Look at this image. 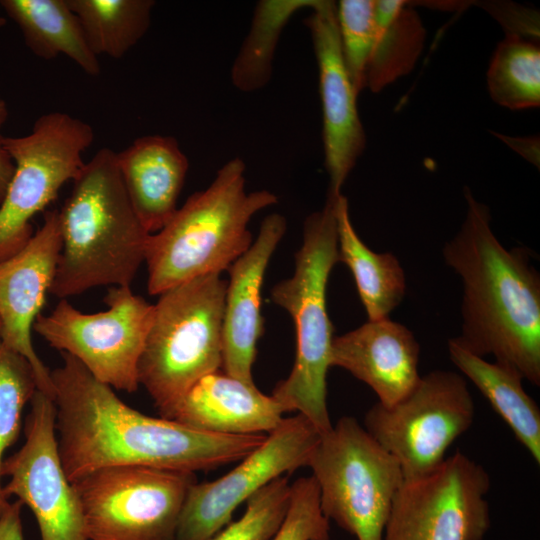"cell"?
<instances>
[{
    "instance_id": "83f0119b",
    "label": "cell",
    "mask_w": 540,
    "mask_h": 540,
    "mask_svg": "<svg viewBox=\"0 0 540 540\" xmlns=\"http://www.w3.org/2000/svg\"><path fill=\"white\" fill-rule=\"evenodd\" d=\"M29 361L0 342V516L10 505L3 495L1 468L5 451L18 439L25 405L37 390Z\"/></svg>"
},
{
    "instance_id": "5b68a950",
    "label": "cell",
    "mask_w": 540,
    "mask_h": 540,
    "mask_svg": "<svg viewBox=\"0 0 540 540\" xmlns=\"http://www.w3.org/2000/svg\"><path fill=\"white\" fill-rule=\"evenodd\" d=\"M336 198L327 196L324 207L305 219L294 273L271 291L273 302L290 314L296 331L292 370L277 383L272 396L285 412L305 416L321 435L333 425L327 406V374L334 336L326 292L332 268L339 262Z\"/></svg>"
},
{
    "instance_id": "e0dca14e",
    "label": "cell",
    "mask_w": 540,
    "mask_h": 540,
    "mask_svg": "<svg viewBox=\"0 0 540 540\" xmlns=\"http://www.w3.org/2000/svg\"><path fill=\"white\" fill-rule=\"evenodd\" d=\"M287 228L285 217L264 218L249 249L227 269L222 322V365L229 376L253 384L252 367L263 335L261 291L270 259Z\"/></svg>"
},
{
    "instance_id": "52a82bcc",
    "label": "cell",
    "mask_w": 540,
    "mask_h": 540,
    "mask_svg": "<svg viewBox=\"0 0 540 540\" xmlns=\"http://www.w3.org/2000/svg\"><path fill=\"white\" fill-rule=\"evenodd\" d=\"M325 517L356 540H383L404 482L397 460L354 417H341L310 455Z\"/></svg>"
},
{
    "instance_id": "1f68e13d",
    "label": "cell",
    "mask_w": 540,
    "mask_h": 540,
    "mask_svg": "<svg viewBox=\"0 0 540 540\" xmlns=\"http://www.w3.org/2000/svg\"><path fill=\"white\" fill-rule=\"evenodd\" d=\"M8 118V107L4 99L0 97V204L2 203L8 185L15 171V165L7 152L2 135V128Z\"/></svg>"
},
{
    "instance_id": "d590c367",
    "label": "cell",
    "mask_w": 540,
    "mask_h": 540,
    "mask_svg": "<svg viewBox=\"0 0 540 540\" xmlns=\"http://www.w3.org/2000/svg\"><path fill=\"white\" fill-rule=\"evenodd\" d=\"M0 333H1V322H0Z\"/></svg>"
},
{
    "instance_id": "9c48e42d",
    "label": "cell",
    "mask_w": 540,
    "mask_h": 540,
    "mask_svg": "<svg viewBox=\"0 0 540 540\" xmlns=\"http://www.w3.org/2000/svg\"><path fill=\"white\" fill-rule=\"evenodd\" d=\"M195 473L144 466L96 470L72 483L88 540H175Z\"/></svg>"
},
{
    "instance_id": "f546056e",
    "label": "cell",
    "mask_w": 540,
    "mask_h": 540,
    "mask_svg": "<svg viewBox=\"0 0 540 540\" xmlns=\"http://www.w3.org/2000/svg\"><path fill=\"white\" fill-rule=\"evenodd\" d=\"M336 8L342 56L359 94L365 88L366 69L374 43L375 1L342 0Z\"/></svg>"
},
{
    "instance_id": "d6986e66",
    "label": "cell",
    "mask_w": 540,
    "mask_h": 540,
    "mask_svg": "<svg viewBox=\"0 0 540 540\" xmlns=\"http://www.w3.org/2000/svg\"><path fill=\"white\" fill-rule=\"evenodd\" d=\"M282 406L255 384L218 371L199 379L167 419L216 434H269L282 421Z\"/></svg>"
},
{
    "instance_id": "7402d4cb",
    "label": "cell",
    "mask_w": 540,
    "mask_h": 540,
    "mask_svg": "<svg viewBox=\"0 0 540 540\" xmlns=\"http://www.w3.org/2000/svg\"><path fill=\"white\" fill-rule=\"evenodd\" d=\"M0 7L18 25L36 56L50 60L65 55L86 74L100 73L98 57L67 0H0Z\"/></svg>"
},
{
    "instance_id": "4dcf8cb0",
    "label": "cell",
    "mask_w": 540,
    "mask_h": 540,
    "mask_svg": "<svg viewBox=\"0 0 540 540\" xmlns=\"http://www.w3.org/2000/svg\"><path fill=\"white\" fill-rule=\"evenodd\" d=\"M330 525L320 506L313 476L298 478L291 485L285 518L272 540H329Z\"/></svg>"
},
{
    "instance_id": "cb8c5ba5",
    "label": "cell",
    "mask_w": 540,
    "mask_h": 540,
    "mask_svg": "<svg viewBox=\"0 0 540 540\" xmlns=\"http://www.w3.org/2000/svg\"><path fill=\"white\" fill-rule=\"evenodd\" d=\"M405 1H375V36L365 87L379 92L415 66L424 46L425 29Z\"/></svg>"
},
{
    "instance_id": "8992f818",
    "label": "cell",
    "mask_w": 540,
    "mask_h": 540,
    "mask_svg": "<svg viewBox=\"0 0 540 540\" xmlns=\"http://www.w3.org/2000/svg\"><path fill=\"white\" fill-rule=\"evenodd\" d=\"M226 287L220 275L209 274L158 295L137 374L163 418L199 379L222 365Z\"/></svg>"
},
{
    "instance_id": "d4e9b609",
    "label": "cell",
    "mask_w": 540,
    "mask_h": 540,
    "mask_svg": "<svg viewBox=\"0 0 540 540\" xmlns=\"http://www.w3.org/2000/svg\"><path fill=\"white\" fill-rule=\"evenodd\" d=\"M98 57L122 58L150 27L153 0H67Z\"/></svg>"
},
{
    "instance_id": "e575fe53",
    "label": "cell",
    "mask_w": 540,
    "mask_h": 540,
    "mask_svg": "<svg viewBox=\"0 0 540 540\" xmlns=\"http://www.w3.org/2000/svg\"><path fill=\"white\" fill-rule=\"evenodd\" d=\"M6 24V19L0 14V27Z\"/></svg>"
},
{
    "instance_id": "f1b7e54d",
    "label": "cell",
    "mask_w": 540,
    "mask_h": 540,
    "mask_svg": "<svg viewBox=\"0 0 540 540\" xmlns=\"http://www.w3.org/2000/svg\"><path fill=\"white\" fill-rule=\"evenodd\" d=\"M290 497L288 478H276L246 501V510L237 521L209 540H272L285 518Z\"/></svg>"
},
{
    "instance_id": "5bb4252c",
    "label": "cell",
    "mask_w": 540,
    "mask_h": 540,
    "mask_svg": "<svg viewBox=\"0 0 540 540\" xmlns=\"http://www.w3.org/2000/svg\"><path fill=\"white\" fill-rule=\"evenodd\" d=\"M30 403L25 442L2 464V477L9 478L3 495L28 506L40 540H88L79 498L59 454L54 400L37 389Z\"/></svg>"
},
{
    "instance_id": "3957f363",
    "label": "cell",
    "mask_w": 540,
    "mask_h": 540,
    "mask_svg": "<svg viewBox=\"0 0 540 540\" xmlns=\"http://www.w3.org/2000/svg\"><path fill=\"white\" fill-rule=\"evenodd\" d=\"M62 248L50 293L66 299L99 286H130L150 233L127 195L116 152L84 163L59 210Z\"/></svg>"
},
{
    "instance_id": "30bf717a",
    "label": "cell",
    "mask_w": 540,
    "mask_h": 540,
    "mask_svg": "<svg viewBox=\"0 0 540 540\" xmlns=\"http://www.w3.org/2000/svg\"><path fill=\"white\" fill-rule=\"evenodd\" d=\"M105 311L82 313L67 299L38 315L33 329L51 347L77 359L97 380L128 393L139 387L138 362L153 321L154 305L130 286L110 287Z\"/></svg>"
},
{
    "instance_id": "d6a6232c",
    "label": "cell",
    "mask_w": 540,
    "mask_h": 540,
    "mask_svg": "<svg viewBox=\"0 0 540 540\" xmlns=\"http://www.w3.org/2000/svg\"><path fill=\"white\" fill-rule=\"evenodd\" d=\"M23 504L17 500L10 503L0 516V540H24L21 520Z\"/></svg>"
},
{
    "instance_id": "484cf974",
    "label": "cell",
    "mask_w": 540,
    "mask_h": 540,
    "mask_svg": "<svg viewBox=\"0 0 540 540\" xmlns=\"http://www.w3.org/2000/svg\"><path fill=\"white\" fill-rule=\"evenodd\" d=\"M316 0H262L253 13L251 27L232 66L233 85L243 92L264 87L272 75V62L281 32L301 9Z\"/></svg>"
},
{
    "instance_id": "4316f807",
    "label": "cell",
    "mask_w": 540,
    "mask_h": 540,
    "mask_svg": "<svg viewBox=\"0 0 540 540\" xmlns=\"http://www.w3.org/2000/svg\"><path fill=\"white\" fill-rule=\"evenodd\" d=\"M493 101L511 110L540 104V48L534 39L506 34L497 45L487 71Z\"/></svg>"
},
{
    "instance_id": "7a4b0ae2",
    "label": "cell",
    "mask_w": 540,
    "mask_h": 540,
    "mask_svg": "<svg viewBox=\"0 0 540 540\" xmlns=\"http://www.w3.org/2000/svg\"><path fill=\"white\" fill-rule=\"evenodd\" d=\"M465 220L443 248L445 263L463 285L461 334L470 353L540 385V275L528 249H506L491 229L487 205L464 190Z\"/></svg>"
},
{
    "instance_id": "277c9868",
    "label": "cell",
    "mask_w": 540,
    "mask_h": 540,
    "mask_svg": "<svg viewBox=\"0 0 540 540\" xmlns=\"http://www.w3.org/2000/svg\"><path fill=\"white\" fill-rule=\"evenodd\" d=\"M245 168L241 158L229 160L206 189L192 194L161 230L150 234L145 256L150 295L220 275L249 249L251 218L278 198L264 189L246 192Z\"/></svg>"
},
{
    "instance_id": "7c38bea8",
    "label": "cell",
    "mask_w": 540,
    "mask_h": 540,
    "mask_svg": "<svg viewBox=\"0 0 540 540\" xmlns=\"http://www.w3.org/2000/svg\"><path fill=\"white\" fill-rule=\"evenodd\" d=\"M486 469L456 452L433 471L404 480L383 540H483L491 526Z\"/></svg>"
},
{
    "instance_id": "ffe728a7",
    "label": "cell",
    "mask_w": 540,
    "mask_h": 540,
    "mask_svg": "<svg viewBox=\"0 0 540 540\" xmlns=\"http://www.w3.org/2000/svg\"><path fill=\"white\" fill-rule=\"evenodd\" d=\"M129 200L150 234L161 230L177 211L189 161L172 136L137 138L116 153Z\"/></svg>"
},
{
    "instance_id": "ba28073f",
    "label": "cell",
    "mask_w": 540,
    "mask_h": 540,
    "mask_svg": "<svg viewBox=\"0 0 540 540\" xmlns=\"http://www.w3.org/2000/svg\"><path fill=\"white\" fill-rule=\"evenodd\" d=\"M94 137L91 125L63 112L41 115L25 136L5 137L15 171L0 204V262L26 246L32 218L77 177Z\"/></svg>"
},
{
    "instance_id": "ac0fdd59",
    "label": "cell",
    "mask_w": 540,
    "mask_h": 540,
    "mask_svg": "<svg viewBox=\"0 0 540 540\" xmlns=\"http://www.w3.org/2000/svg\"><path fill=\"white\" fill-rule=\"evenodd\" d=\"M419 354L420 345L414 334L387 317L368 320L334 337L330 363L368 385L378 403L392 406L420 381Z\"/></svg>"
},
{
    "instance_id": "2e32d148",
    "label": "cell",
    "mask_w": 540,
    "mask_h": 540,
    "mask_svg": "<svg viewBox=\"0 0 540 540\" xmlns=\"http://www.w3.org/2000/svg\"><path fill=\"white\" fill-rule=\"evenodd\" d=\"M61 248L59 210H48L26 246L0 262V342L29 361L38 390L52 398L50 371L33 347L31 329L50 293Z\"/></svg>"
},
{
    "instance_id": "603a6c76",
    "label": "cell",
    "mask_w": 540,
    "mask_h": 540,
    "mask_svg": "<svg viewBox=\"0 0 540 540\" xmlns=\"http://www.w3.org/2000/svg\"><path fill=\"white\" fill-rule=\"evenodd\" d=\"M339 261L350 269L368 320L389 317L406 292L399 260L392 253H376L356 233L349 215L348 200L335 201Z\"/></svg>"
},
{
    "instance_id": "8fae6325",
    "label": "cell",
    "mask_w": 540,
    "mask_h": 540,
    "mask_svg": "<svg viewBox=\"0 0 540 540\" xmlns=\"http://www.w3.org/2000/svg\"><path fill=\"white\" fill-rule=\"evenodd\" d=\"M474 417L475 405L464 377L434 370L421 376L396 404H374L365 414L364 427L397 460L408 480L436 469Z\"/></svg>"
},
{
    "instance_id": "6da1fadb",
    "label": "cell",
    "mask_w": 540,
    "mask_h": 540,
    "mask_svg": "<svg viewBox=\"0 0 540 540\" xmlns=\"http://www.w3.org/2000/svg\"><path fill=\"white\" fill-rule=\"evenodd\" d=\"M61 356L62 365L50 376L58 449L71 483L117 466L209 471L239 462L267 437L208 433L148 416L124 403L73 356Z\"/></svg>"
},
{
    "instance_id": "9a60e30c",
    "label": "cell",
    "mask_w": 540,
    "mask_h": 540,
    "mask_svg": "<svg viewBox=\"0 0 540 540\" xmlns=\"http://www.w3.org/2000/svg\"><path fill=\"white\" fill-rule=\"evenodd\" d=\"M305 19L316 55L323 114L327 196L338 197L362 154L366 136L357 110V96L342 56L336 3L316 0Z\"/></svg>"
},
{
    "instance_id": "4fadbf2b",
    "label": "cell",
    "mask_w": 540,
    "mask_h": 540,
    "mask_svg": "<svg viewBox=\"0 0 540 540\" xmlns=\"http://www.w3.org/2000/svg\"><path fill=\"white\" fill-rule=\"evenodd\" d=\"M321 433L303 415L283 418L265 441L222 477L193 484L185 498L175 540H209L235 509L278 477L308 464Z\"/></svg>"
},
{
    "instance_id": "836d02e7",
    "label": "cell",
    "mask_w": 540,
    "mask_h": 540,
    "mask_svg": "<svg viewBox=\"0 0 540 540\" xmlns=\"http://www.w3.org/2000/svg\"><path fill=\"white\" fill-rule=\"evenodd\" d=\"M507 145L516 150L534 165H539V141L531 138H510L497 134Z\"/></svg>"
},
{
    "instance_id": "44dd1931",
    "label": "cell",
    "mask_w": 540,
    "mask_h": 540,
    "mask_svg": "<svg viewBox=\"0 0 540 540\" xmlns=\"http://www.w3.org/2000/svg\"><path fill=\"white\" fill-rule=\"evenodd\" d=\"M452 363L487 399L494 411L509 426L519 443L540 463V409L514 370L491 363L448 341Z\"/></svg>"
}]
</instances>
